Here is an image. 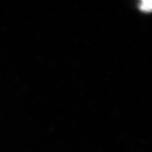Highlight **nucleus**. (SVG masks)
Masks as SVG:
<instances>
[{"mask_svg": "<svg viewBox=\"0 0 152 152\" xmlns=\"http://www.w3.org/2000/svg\"><path fill=\"white\" fill-rule=\"evenodd\" d=\"M140 8L142 11H145V12L152 11V0H144L141 1Z\"/></svg>", "mask_w": 152, "mask_h": 152, "instance_id": "obj_1", "label": "nucleus"}]
</instances>
